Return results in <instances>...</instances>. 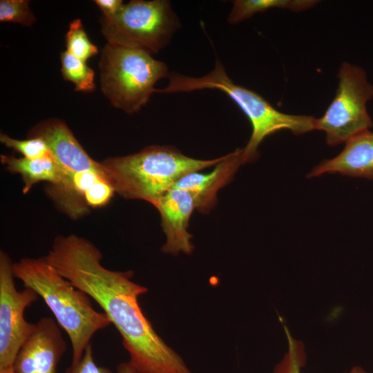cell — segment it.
<instances>
[{
    "label": "cell",
    "mask_w": 373,
    "mask_h": 373,
    "mask_svg": "<svg viewBox=\"0 0 373 373\" xmlns=\"http://www.w3.org/2000/svg\"><path fill=\"white\" fill-rule=\"evenodd\" d=\"M101 23L108 43L141 49L151 55L165 48L180 26L166 0L131 1L114 16H103Z\"/></svg>",
    "instance_id": "8992f818"
},
{
    "label": "cell",
    "mask_w": 373,
    "mask_h": 373,
    "mask_svg": "<svg viewBox=\"0 0 373 373\" xmlns=\"http://www.w3.org/2000/svg\"><path fill=\"white\" fill-rule=\"evenodd\" d=\"M0 142L6 147L20 153L23 157L28 159L41 158L52 154L46 141L39 137L21 140L1 133Z\"/></svg>",
    "instance_id": "d6986e66"
},
{
    "label": "cell",
    "mask_w": 373,
    "mask_h": 373,
    "mask_svg": "<svg viewBox=\"0 0 373 373\" xmlns=\"http://www.w3.org/2000/svg\"><path fill=\"white\" fill-rule=\"evenodd\" d=\"M115 193V189L106 180H100L86 191L85 202L89 208H101L111 201Z\"/></svg>",
    "instance_id": "7402d4cb"
},
{
    "label": "cell",
    "mask_w": 373,
    "mask_h": 373,
    "mask_svg": "<svg viewBox=\"0 0 373 373\" xmlns=\"http://www.w3.org/2000/svg\"><path fill=\"white\" fill-rule=\"evenodd\" d=\"M153 206L160 213L162 227L166 240L161 250L177 255L180 252L191 254L194 246L187 228L190 217L196 209L192 194L186 190L172 188Z\"/></svg>",
    "instance_id": "8fae6325"
},
{
    "label": "cell",
    "mask_w": 373,
    "mask_h": 373,
    "mask_svg": "<svg viewBox=\"0 0 373 373\" xmlns=\"http://www.w3.org/2000/svg\"><path fill=\"white\" fill-rule=\"evenodd\" d=\"M243 149L226 155L214 169L208 173L192 172L182 177L173 188L186 190L195 200L196 209L207 213L216 202L217 192L229 183L242 164Z\"/></svg>",
    "instance_id": "7c38bea8"
},
{
    "label": "cell",
    "mask_w": 373,
    "mask_h": 373,
    "mask_svg": "<svg viewBox=\"0 0 373 373\" xmlns=\"http://www.w3.org/2000/svg\"><path fill=\"white\" fill-rule=\"evenodd\" d=\"M12 263L9 256L0 252V371L12 367L17 354L32 334L36 324L24 318L26 309L39 295L26 287L18 291L14 282Z\"/></svg>",
    "instance_id": "ba28073f"
},
{
    "label": "cell",
    "mask_w": 373,
    "mask_h": 373,
    "mask_svg": "<svg viewBox=\"0 0 373 373\" xmlns=\"http://www.w3.org/2000/svg\"><path fill=\"white\" fill-rule=\"evenodd\" d=\"M65 41L66 51L83 61L98 53L97 47L89 40L80 19L70 23Z\"/></svg>",
    "instance_id": "e0dca14e"
},
{
    "label": "cell",
    "mask_w": 373,
    "mask_h": 373,
    "mask_svg": "<svg viewBox=\"0 0 373 373\" xmlns=\"http://www.w3.org/2000/svg\"><path fill=\"white\" fill-rule=\"evenodd\" d=\"M60 59L63 78L75 84V91L88 93L95 90V72L85 61L66 50L61 52Z\"/></svg>",
    "instance_id": "2e32d148"
},
{
    "label": "cell",
    "mask_w": 373,
    "mask_h": 373,
    "mask_svg": "<svg viewBox=\"0 0 373 373\" xmlns=\"http://www.w3.org/2000/svg\"><path fill=\"white\" fill-rule=\"evenodd\" d=\"M284 330L287 339V350L276 365L273 373H301V369L306 363L304 345L291 336L286 325H284Z\"/></svg>",
    "instance_id": "ac0fdd59"
},
{
    "label": "cell",
    "mask_w": 373,
    "mask_h": 373,
    "mask_svg": "<svg viewBox=\"0 0 373 373\" xmlns=\"http://www.w3.org/2000/svg\"><path fill=\"white\" fill-rule=\"evenodd\" d=\"M335 97L324 115L316 118L315 130L325 133L326 143L334 146L370 130L372 120L367 104L373 99V84L366 71L348 62L341 64Z\"/></svg>",
    "instance_id": "52a82bcc"
},
{
    "label": "cell",
    "mask_w": 373,
    "mask_h": 373,
    "mask_svg": "<svg viewBox=\"0 0 373 373\" xmlns=\"http://www.w3.org/2000/svg\"><path fill=\"white\" fill-rule=\"evenodd\" d=\"M0 373H15V372L13 371L12 367L8 370L0 371Z\"/></svg>",
    "instance_id": "d4e9b609"
},
{
    "label": "cell",
    "mask_w": 373,
    "mask_h": 373,
    "mask_svg": "<svg viewBox=\"0 0 373 373\" xmlns=\"http://www.w3.org/2000/svg\"><path fill=\"white\" fill-rule=\"evenodd\" d=\"M31 137L46 141L59 166L60 181L53 186L66 183L78 172L102 169L101 162L88 155L61 120L50 119L40 122L31 129L29 137Z\"/></svg>",
    "instance_id": "30bf717a"
},
{
    "label": "cell",
    "mask_w": 373,
    "mask_h": 373,
    "mask_svg": "<svg viewBox=\"0 0 373 373\" xmlns=\"http://www.w3.org/2000/svg\"><path fill=\"white\" fill-rule=\"evenodd\" d=\"M336 173L373 180L372 132L367 130L350 138L337 156L323 161L311 171L307 177Z\"/></svg>",
    "instance_id": "4fadbf2b"
},
{
    "label": "cell",
    "mask_w": 373,
    "mask_h": 373,
    "mask_svg": "<svg viewBox=\"0 0 373 373\" xmlns=\"http://www.w3.org/2000/svg\"><path fill=\"white\" fill-rule=\"evenodd\" d=\"M66 349L56 322L50 317L41 318L18 352L12 370L15 373H57L58 363Z\"/></svg>",
    "instance_id": "9c48e42d"
},
{
    "label": "cell",
    "mask_w": 373,
    "mask_h": 373,
    "mask_svg": "<svg viewBox=\"0 0 373 373\" xmlns=\"http://www.w3.org/2000/svg\"><path fill=\"white\" fill-rule=\"evenodd\" d=\"M101 89L111 104L128 114L137 113L169 77L165 63L138 48L107 43L99 62Z\"/></svg>",
    "instance_id": "5b68a950"
},
{
    "label": "cell",
    "mask_w": 373,
    "mask_h": 373,
    "mask_svg": "<svg viewBox=\"0 0 373 373\" xmlns=\"http://www.w3.org/2000/svg\"><path fill=\"white\" fill-rule=\"evenodd\" d=\"M46 258L100 306L120 334L128 361L139 373H193L144 316L138 298L148 289L133 281L132 271L106 269L99 249L76 235L57 236Z\"/></svg>",
    "instance_id": "6da1fadb"
},
{
    "label": "cell",
    "mask_w": 373,
    "mask_h": 373,
    "mask_svg": "<svg viewBox=\"0 0 373 373\" xmlns=\"http://www.w3.org/2000/svg\"><path fill=\"white\" fill-rule=\"evenodd\" d=\"M225 156L199 160L173 146L153 145L128 155L106 158L101 164L115 193L153 205L182 177L216 166Z\"/></svg>",
    "instance_id": "3957f363"
},
{
    "label": "cell",
    "mask_w": 373,
    "mask_h": 373,
    "mask_svg": "<svg viewBox=\"0 0 373 373\" xmlns=\"http://www.w3.org/2000/svg\"><path fill=\"white\" fill-rule=\"evenodd\" d=\"M27 0H1L0 21L13 22L31 26L36 17L29 7Z\"/></svg>",
    "instance_id": "ffe728a7"
},
{
    "label": "cell",
    "mask_w": 373,
    "mask_h": 373,
    "mask_svg": "<svg viewBox=\"0 0 373 373\" xmlns=\"http://www.w3.org/2000/svg\"><path fill=\"white\" fill-rule=\"evenodd\" d=\"M65 373H111L109 369L100 367L94 361L91 344L85 349L81 358L72 363ZM117 373H139L135 367L128 361L119 363L117 367Z\"/></svg>",
    "instance_id": "44dd1931"
},
{
    "label": "cell",
    "mask_w": 373,
    "mask_h": 373,
    "mask_svg": "<svg viewBox=\"0 0 373 373\" xmlns=\"http://www.w3.org/2000/svg\"><path fill=\"white\" fill-rule=\"evenodd\" d=\"M227 20L231 24L243 21L258 12L271 8H280L294 12L310 9L319 3L317 0H235Z\"/></svg>",
    "instance_id": "9a60e30c"
},
{
    "label": "cell",
    "mask_w": 373,
    "mask_h": 373,
    "mask_svg": "<svg viewBox=\"0 0 373 373\" xmlns=\"http://www.w3.org/2000/svg\"><path fill=\"white\" fill-rule=\"evenodd\" d=\"M168 77V85L164 88L157 89L156 93L217 89L227 94L238 105L252 127L249 142L243 148L242 164L254 161L258 156V148L260 143L277 131L287 129L299 135L315 130V117L280 112L257 93L235 84L219 59L216 60L213 70L202 77L171 73Z\"/></svg>",
    "instance_id": "277c9868"
},
{
    "label": "cell",
    "mask_w": 373,
    "mask_h": 373,
    "mask_svg": "<svg viewBox=\"0 0 373 373\" xmlns=\"http://www.w3.org/2000/svg\"><path fill=\"white\" fill-rule=\"evenodd\" d=\"M12 272L25 287L42 298L68 334L72 345V363L81 358L97 332L111 324L104 312L95 309L92 298L62 276L46 256L21 258L12 263Z\"/></svg>",
    "instance_id": "7a4b0ae2"
},
{
    "label": "cell",
    "mask_w": 373,
    "mask_h": 373,
    "mask_svg": "<svg viewBox=\"0 0 373 373\" xmlns=\"http://www.w3.org/2000/svg\"><path fill=\"white\" fill-rule=\"evenodd\" d=\"M348 373H369L360 366H354Z\"/></svg>",
    "instance_id": "cb8c5ba5"
},
{
    "label": "cell",
    "mask_w": 373,
    "mask_h": 373,
    "mask_svg": "<svg viewBox=\"0 0 373 373\" xmlns=\"http://www.w3.org/2000/svg\"><path fill=\"white\" fill-rule=\"evenodd\" d=\"M94 2L102 11L105 17L114 16L124 4L122 0H95Z\"/></svg>",
    "instance_id": "603a6c76"
},
{
    "label": "cell",
    "mask_w": 373,
    "mask_h": 373,
    "mask_svg": "<svg viewBox=\"0 0 373 373\" xmlns=\"http://www.w3.org/2000/svg\"><path fill=\"white\" fill-rule=\"evenodd\" d=\"M1 161L10 172L21 175L24 194L39 182H48V184L54 185L60 181V170L52 154L37 159L1 155Z\"/></svg>",
    "instance_id": "5bb4252c"
}]
</instances>
